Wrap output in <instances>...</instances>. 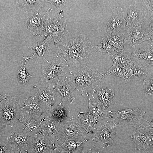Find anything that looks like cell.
Here are the masks:
<instances>
[{
  "mask_svg": "<svg viewBox=\"0 0 153 153\" xmlns=\"http://www.w3.org/2000/svg\"><path fill=\"white\" fill-rule=\"evenodd\" d=\"M51 52L64 58L76 67L86 65L96 51L88 37L80 33H70L56 45Z\"/></svg>",
  "mask_w": 153,
  "mask_h": 153,
  "instance_id": "1",
  "label": "cell"
},
{
  "mask_svg": "<svg viewBox=\"0 0 153 153\" xmlns=\"http://www.w3.org/2000/svg\"><path fill=\"white\" fill-rule=\"evenodd\" d=\"M18 102V99L9 94L0 95V139L8 137L20 128L19 120L21 112Z\"/></svg>",
  "mask_w": 153,
  "mask_h": 153,
  "instance_id": "2",
  "label": "cell"
},
{
  "mask_svg": "<svg viewBox=\"0 0 153 153\" xmlns=\"http://www.w3.org/2000/svg\"><path fill=\"white\" fill-rule=\"evenodd\" d=\"M105 75L103 72L89 68L87 65L80 66L76 67L75 70L71 71L67 80L75 88L86 93L98 86Z\"/></svg>",
  "mask_w": 153,
  "mask_h": 153,
  "instance_id": "3",
  "label": "cell"
},
{
  "mask_svg": "<svg viewBox=\"0 0 153 153\" xmlns=\"http://www.w3.org/2000/svg\"><path fill=\"white\" fill-rule=\"evenodd\" d=\"M55 54L51 61L42 66L41 80L49 84L59 80H67L71 71L66 60Z\"/></svg>",
  "mask_w": 153,
  "mask_h": 153,
  "instance_id": "4",
  "label": "cell"
},
{
  "mask_svg": "<svg viewBox=\"0 0 153 153\" xmlns=\"http://www.w3.org/2000/svg\"><path fill=\"white\" fill-rule=\"evenodd\" d=\"M49 12L48 9L46 10L43 40L50 36L55 45L71 33L67 29L66 20L63 14L57 15L56 18H52L49 14Z\"/></svg>",
  "mask_w": 153,
  "mask_h": 153,
  "instance_id": "5",
  "label": "cell"
},
{
  "mask_svg": "<svg viewBox=\"0 0 153 153\" xmlns=\"http://www.w3.org/2000/svg\"><path fill=\"white\" fill-rule=\"evenodd\" d=\"M117 126L113 121L101 123L90 139L102 148L110 147L112 145L116 136Z\"/></svg>",
  "mask_w": 153,
  "mask_h": 153,
  "instance_id": "6",
  "label": "cell"
},
{
  "mask_svg": "<svg viewBox=\"0 0 153 153\" xmlns=\"http://www.w3.org/2000/svg\"><path fill=\"white\" fill-rule=\"evenodd\" d=\"M110 111L112 114L111 118L118 126L124 124L137 129L142 124L141 122V120H144L143 112L138 108Z\"/></svg>",
  "mask_w": 153,
  "mask_h": 153,
  "instance_id": "7",
  "label": "cell"
},
{
  "mask_svg": "<svg viewBox=\"0 0 153 153\" xmlns=\"http://www.w3.org/2000/svg\"><path fill=\"white\" fill-rule=\"evenodd\" d=\"M129 52L132 60L147 69L150 74L153 73V51L151 41L131 47Z\"/></svg>",
  "mask_w": 153,
  "mask_h": 153,
  "instance_id": "8",
  "label": "cell"
},
{
  "mask_svg": "<svg viewBox=\"0 0 153 153\" xmlns=\"http://www.w3.org/2000/svg\"><path fill=\"white\" fill-rule=\"evenodd\" d=\"M135 149L144 152L153 151V128L143 124L130 135Z\"/></svg>",
  "mask_w": 153,
  "mask_h": 153,
  "instance_id": "9",
  "label": "cell"
},
{
  "mask_svg": "<svg viewBox=\"0 0 153 153\" xmlns=\"http://www.w3.org/2000/svg\"><path fill=\"white\" fill-rule=\"evenodd\" d=\"M88 134L78 124L74 117H68L59 123L56 136V141L63 139L77 137Z\"/></svg>",
  "mask_w": 153,
  "mask_h": 153,
  "instance_id": "10",
  "label": "cell"
},
{
  "mask_svg": "<svg viewBox=\"0 0 153 153\" xmlns=\"http://www.w3.org/2000/svg\"><path fill=\"white\" fill-rule=\"evenodd\" d=\"M18 99L21 112L40 122L44 118L46 112L34 95L27 96L22 100Z\"/></svg>",
  "mask_w": 153,
  "mask_h": 153,
  "instance_id": "11",
  "label": "cell"
},
{
  "mask_svg": "<svg viewBox=\"0 0 153 153\" xmlns=\"http://www.w3.org/2000/svg\"><path fill=\"white\" fill-rule=\"evenodd\" d=\"M25 24L26 29L34 36H43L46 10L27 12Z\"/></svg>",
  "mask_w": 153,
  "mask_h": 153,
  "instance_id": "12",
  "label": "cell"
},
{
  "mask_svg": "<svg viewBox=\"0 0 153 153\" xmlns=\"http://www.w3.org/2000/svg\"><path fill=\"white\" fill-rule=\"evenodd\" d=\"M112 11L111 17L104 29L107 35L126 31L128 28L122 8L115 7L112 8Z\"/></svg>",
  "mask_w": 153,
  "mask_h": 153,
  "instance_id": "13",
  "label": "cell"
},
{
  "mask_svg": "<svg viewBox=\"0 0 153 153\" xmlns=\"http://www.w3.org/2000/svg\"><path fill=\"white\" fill-rule=\"evenodd\" d=\"M38 84L37 92L34 95L46 113L58 103L50 85L41 80Z\"/></svg>",
  "mask_w": 153,
  "mask_h": 153,
  "instance_id": "14",
  "label": "cell"
},
{
  "mask_svg": "<svg viewBox=\"0 0 153 153\" xmlns=\"http://www.w3.org/2000/svg\"><path fill=\"white\" fill-rule=\"evenodd\" d=\"M54 146L47 137L36 133L31 136L27 151L29 153H51Z\"/></svg>",
  "mask_w": 153,
  "mask_h": 153,
  "instance_id": "15",
  "label": "cell"
},
{
  "mask_svg": "<svg viewBox=\"0 0 153 153\" xmlns=\"http://www.w3.org/2000/svg\"><path fill=\"white\" fill-rule=\"evenodd\" d=\"M89 102L88 110L96 119L97 122L103 119L110 118L112 115L110 111L108 110L98 98L97 95L91 92L86 93Z\"/></svg>",
  "mask_w": 153,
  "mask_h": 153,
  "instance_id": "16",
  "label": "cell"
},
{
  "mask_svg": "<svg viewBox=\"0 0 153 153\" xmlns=\"http://www.w3.org/2000/svg\"><path fill=\"white\" fill-rule=\"evenodd\" d=\"M67 79L59 80L50 85L55 95L63 102L73 103L75 100L73 89Z\"/></svg>",
  "mask_w": 153,
  "mask_h": 153,
  "instance_id": "17",
  "label": "cell"
},
{
  "mask_svg": "<svg viewBox=\"0 0 153 153\" xmlns=\"http://www.w3.org/2000/svg\"><path fill=\"white\" fill-rule=\"evenodd\" d=\"M150 74L147 69L131 59L124 68L123 79L126 82L133 80L144 81Z\"/></svg>",
  "mask_w": 153,
  "mask_h": 153,
  "instance_id": "18",
  "label": "cell"
},
{
  "mask_svg": "<svg viewBox=\"0 0 153 153\" xmlns=\"http://www.w3.org/2000/svg\"><path fill=\"white\" fill-rule=\"evenodd\" d=\"M135 1L133 4L130 5L128 12L126 22V26L128 28L135 27L141 25L144 17L145 13L143 10L142 1L141 4Z\"/></svg>",
  "mask_w": 153,
  "mask_h": 153,
  "instance_id": "19",
  "label": "cell"
},
{
  "mask_svg": "<svg viewBox=\"0 0 153 153\" xmlns=\"http://www.w3.org/2000/svg\"><path fill=\"white\" fill-rule=\"evenodd\" d=\"M152 39L140 25L131 28H128L124 44L132 47L139 45L144 41H151Z\"/></svg>",
  "mask_w": 153,
  "mask_h": 153,
  "instance_id": "20",
  "label": "cell"
},
{
  "mask_svg": "<svg viewBox=\"0 0 153 153\" xmlns=\"http://www.w3.org/2000/svg\"><path fill=\"white\" fill-rule=\"evenodd\" d=\"M31 135L19 128L7 137V140L11 149H16L20 151L21 150H27Z\"/></svg>",
  "mask_w": 153,
  "mask_h": 153,
  "instance_id": "21",
  "label": "cell"
},
{
  "mask_svg": "<svg viewBox=\"0 0 153 153\" xmlns=\"http://www.w3.org/2000/svg\"><path fill=\"white\" fill-rule=\"evenodd\" d=\"M89 140L83 136L66 139L61 144L54 147V149L63 153H80L85 143Z\"/></svg>",
  "mask_w": 153,
  "mask_h": 153,
  "instance_id": "22",
  "label": "cell"
},
{
  "mask_svg": "<svg viewBox=\"0 0 153 153\" xmlns=\"http://www.w3.org/2000/svg\"><path fill=\"white\" fill-rule=\"evenodd\" d=\"M20 128L32 135L36 133H42L41 122L21 112L19 120Z\"/></svg>",
  "mask_w": 153,
  "mask_h": 153,
  "instance_id": "23",
  "label": "cell"
},
{
  "mask_svg": "<svg viewBox=\"0 0 153 153\" xmlns=\"http://www.w3.org/2000/svg\"><path fill=\"white\" fill-rule=\"evenodd\" d=\"M76 119L80 122V126L88 134L94 133L97 122L88 110L80 112Z\"/></svg>",
  "mask_w": 153,
  "mask_h": 153,
  "instance_id": "24",
  "label": "cell"
},
{
  "mask_svg": "<svg viewBox=\"0 0 153 153\" xmlns=\"http://www.w3.org/2000/svg\"><path fill=\"white\" fill-rule=\"evenodd\" d=\"M63 102L61 101L50 110L42 121L47 120L60 123L66 120L68 117L66 110L62 103Z\"/></svg>",
  "mask_w": 153,
  "mask_h": 153,
  "instance_id": "25",
  "label": "cell"
},
{
  "mask_svg": "<svg viewBox=\"0 0 153 153\" xmlns=\"http://www.w3.org/2000/svg\"><path fill=\"white\" fill-rule=\"evenodd\" d=\"M41 134L47 137L54 146L56 141V136L59 123L44 120L41 122Z\"/></svg>",
  "mask_w": 153,
  "mask_h": 153,
  "instance_id": "26",
  "label": "cell"
},
{
  "mask_svg": "<svg viewBox=\"0 0 153 153\" xmlns=\"http://www.w3.org/2000/svg\"><path fill=\"white\" fill-rule=\"evenodd\" d=\"M44 1L42 0H16V4L19 10L25 12L43 10Z\"/></svg>",
  "mask_w": 153,
  "mask_h": 153,
  "instance_id": "27",
  "label": "cell"
},
{
  "mask_svg": "<svg viewBox=\"0 0 153 153\" xmlns=\"http://www.w3.org/2000/svg\"><path fill=\"white\" fill-rule=\"evenodd\" d=\"M91 92L97 95L99 99L106 108L112 103L114 93L110 89L98 86L94 88Z\"/></svg>",
  "mask_w": 153,
  "mask_h": 153,
  "instance_id": "28",
  "label": "cell"
},
{
  "mask_svg": "<svg viewBox=\"0 0 153 153\" xmlns=\"http://www.w3.org/2000/svg\"><path fill=\"white\" fill-rule=\"evenodd\" d=\"M52 40V37L48 36L42 41L38 42L30 46L29 49H32L33 53L31 56H28L29 59H32L34 56L37 55L39 56L42 57L46 62H48L49 61L44 57V54L46 50H49V45Z\"/></svg>",
  "mask_w": 153,
  "mask_h": 153,
  "instance_id": "29",
  "label": "cell"
},
{
  "mask_svg": "<svg viewBox=\"0 0 153 153\" xmlns=\"http://www.w3.org/2000/svg\"><path fill=\"white\" fill-rule=\"evenodd\" d=\"M108 54L112 59L113 63L124 68L131 60L129 52L124 50L114 48Z\"/></svg>",
  "mask_w": 153,
  "mask_h": 153,
  "instance_id": "30",
  "label": "cell"
},
{
  "mask_svg": "<svg viewBox=\"0 0 153 153\" xmlns=\"http://www.w3.org/2000/svg\"><path fill=\"white\" fill-rule=\"evenodd\" d=\"M127 31L107 35L110 44L114 48L124 50V42Z\"/></svg>",
  "mask_w": 153,
  "mask_h": 153,
  "instance_id": "31",
  "label": "cell"
},
{
  "mask_svg": "<svg viewBox=\"0 0 153 153\" xmlns=\"http://www.w3.org/2000/svg\"><path fill=\"white\" fill-rule=\"evenodd\" d=\"M22 58L25 60V62L24 64H23L22 61V65L20 67H18L17 76L18 82L21 84L25 85L27 84L32 76L28 73L25 68L26 64L29 60L28 56H22Z\"/></svg>",
  "mask_w": 153,
  "mask_h": 153,
  "instance_id": "32",
  "label": "cell"
},
{
  "mask_svg": "<svg viewBox=\"0 0 153 153\" xmlns=\"http://www.w3.org/2000/svg\"><path fill=\"white\" fill-rule=\"evenodd\" d=\"M141 26L148 35L153 39V12H148L145 13Z\"/></svg>",
  "mask_w": 153,
  "mask_h": 153,
  "instance_id": "33",
  "label": "cell"
},
{
  "mask_svg": "<svg viewBox=\"0 0 153 153\" xmlns=\"http://www.w3.org/2000/svg\"><path fill=\"white\" fill-rule=\"evenodd\" d=\"M94 47L96 52H107L108 54L115 48L110 44L107 36L103 37L100 43L97 45L94 46Z\"/></svg>",
  "mask_w": 153,
  "mask_h": 153,
  "instance_id": "34",
  "label": "cell"
},
{
  "mask_svg": "<svg viewBox=\"0 0 153 153\" xmlns=\"http://www.w3.org/2000/svg\"><path fill=\"white\" fill-rule=\"evenodd\" d=\"M124 68L116 63H113L112 66L107 71L105 75H113L124 78Z\"/></svg>",
  "mask_w": 153,
  "mask_h": 153,
  "instance_id": "35",
  "label": "cell"
},
{
  "mask_svg": "<svg viewBox=\"0 0 153 153\" xmlns=\"http://www.w3.org/2000/svg\"><path fill=\"white\" fill-rule=\"evenodd\" d=\"M143 85L145 95L153 96V73L150 74L147 78L143 81Z\"/></svg>",
  "mask_w": 153,
  "mask_h": 153,
  "instance_id": "36",
  "label": "cell"
},
{
  "mask_svg": "<svg viewBox=\"0 0 153 153\" xmlns=\"http://www.w3.org/2000/svg\"><path fill=\"white\" fill-rule=\"evenodd\" d=\"M44 1L48 2L56 6V8L52 9L50 8V11H56L57 13V15H59L63 14L62 9L65 6L66 0H47Z\"/></svg>",
  "mask_w": 153,
  "mask_h": 153,
  "instance_id": "37",
  "label": "cell"
},
{
  "mask_svg": "<svg viewBox=\"0 0 153 153\" xmlns=\"http://www.w3.org/2000/svg\"><path fill=\"white\" fill-rule=\"evenodd\" d=\"M142 5L145 13L153 12V0H142Z\"/></svg>",
  "mask_w": 153,
  "mask_h": 153,
  "instance_id": "38",
  "label": "cell"
},
{
  "mask_svg": "<svg viewBox=\"0 0 153 153\" xmlns=\"http://www.w3.org/2000/svg\"><path fill=\"white\" fill-rule=\"evenodd\" d=\"M95 145L93 148L90 149L86 153L82 151L80 153H102L100 148L99 149H97L95 148Z\"/></svg>",
  "mask_w": 153,
  "mask_h": 153,
  "instance_id": "39",
  "label": "cell"
},
{
  "mask_svg": "<svg viewBox=\"0 0 153 153\" xmlns=\"http://www.w3.org/2000/svg\"><path fill=\"white\" fill-rule=\"evenodd\" d=\"M7 143L5 144L4 146L0 147V153H5V151H9L12 152V150H8L6 147Z\"/></svg>",
  "mask_w": 153,
  "mask_h": 153,
  "instance_id": "40",
  "label": "cell"
},
{
  "mask_svg": "<svg viewBox=\"0 0 153 153\" xmlns=\"http://www.w3.org/2000/svg\"><path fill=\"white\" fill-rule=\"evenodd\" d=\"M145 121L148 123L149 125L152 128H153V119L152 120L150 121H148L145 120H144Z\"/></svg>",
  "mask_w": 153,
  "mask_h": 153,
  "instance_id": "41",
  "label": "cell"
},
{
  "mask_svg": "<svg viewBox=\"0 0 153 153\" xmlns=\"http://www.w3.org/2000/svg\"><path fill=\"white\" fill-rule=\"evenodd\" d=\"M12 152L13 153H15L13 151V150L11 149ZM19 153H29L28 151L27 150H21Z\"/></svg>",
  "mask_w": 153,
  "mask_h": 153,
  "instance_id": "42",
  "label": "cell"
},
{
  "mask_svg": "<svg viewBox=\"0 0 153 153\" xmlns=\"http://www.w3.org/2000/svg\"><path fill=\"white\" fill-rule=\"evenodd\" d=\"M51 153H63L60 152L57 150L54 149V150L53 151L51 152Z\"/></svg>",
  "mask_w": 153,
  "mask_h": 153,
  "instance_id": "43",
  "label": "cell"
},
{
  "mask_svg": "<svg viewBox=\"0 0 153 153\" xmlns=\"http://www.w3.org/2000/svg\"><path fill=\"white\" fill-rule=\"evenodd\" d=\"M151 41V46L152 50L153 51V39H152Z\"/></svg>",
  "mask_w": 153,
  "mask_h": 153,
  "instance_id": "44",
  "label": "cell"
}]
</instances>
